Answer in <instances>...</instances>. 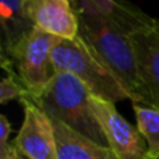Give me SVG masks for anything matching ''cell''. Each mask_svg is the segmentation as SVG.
I'll return each instance as SVG.
<instances>
[{
	"instance_id": "1",
	"label": "cell",
	"mask_w": 159,
	"mask_h": 159,
	"mask_svg": "<svg viewBox=\"0 0 159 159\" xmlns=\"http://www.w3.org/2000/svg\"><path fill=\"white\" fill-rule=\"evenodd\" d=\"M78 17V36L88 43L107 69L119 78L134 103H147L149 95L141 80L130 36L110 24L92 17Z\"/></svg>"
},
{
	"instance_id": "2",
	"label": "cell",
	"mask_w": 159,
	"mask_h": 159,
	"mask_svg": "<svg viewBox=\"0 0 159 159\" xmlns=\"http://www.w3.org/2000/svg\"><path fill=\"white\" fill-rule=\"evenodd\" d=\"M30 99L49 119L60 121L99 145L107 147L103 131L91 109L89 89L73 74L56 71L43 92L38 98Z\"/></svg>"
},
{
	"instance_id": "3",
	"label": "cell",
	"mask_w": 159,
	"mask_h": 159,
	"mask_svg": "<svg viewBox=\"0 0 159 159\" xmlns=\"http://www.w3.org/2000/svg\"><path fill=\"white\" fill-rule=\"evenodd\" d=\"M52 63L55 71L73 74L93 96L102 101L115 105L119 101L130 99L119 78L80 36L71 41L56 38L52 48Z\"/></svg>"
},
{
	"instance_id": "4",
	"label": "cell",
	"mask_w": 159,
	"mask_h": 159,
	"mask_svg": "<svg viewBox=\"0 0 159 159\" xmlns=\"http://www.w3.org/2000/svg\"><path fill=\"white\" fill-rule=\"evenodd\" d=\"M56 38L39 28H34L13 52L6 57L10 60L16 74L27 89L30 98H38L52 77L55 67L52 63V48Z\"/></svg>"
},
{
	"instance_id": "5",
	"label": "cell",
	"mask_w": 159,
	"mask_h": 159,
	"mask_svg": "<svg viewBox=\"0 0 159 159\" xmlns=\"http://www.w3.org/2000/svg\"><path fill=\"white\" fill-rule=\"evenodd\" d=\"M91 109L103 135L107 147L117 159H148V145L138 129L129 123L115 105L102 101L91 93Z\"/></svg>"
},
{
	"instance_id": "6",
	"label": "cell",
	"mask_w": 159,
	"mask_h": 159,
	"mask_svg": "<svg viewBox=\"0 0 159 159\" xmlns=\"http://www.w3.org/2000/svg\"><path fill=\"white\" fill-rule=\"evenodd\" d=\"M21 102L24 105V120L13 141L16 148L27 159H57L52 120L27 95Z\"/></svg>"
},
{
	"instance_id": "7",
	"label": "cell",
	"mask_w": 159,
	"mask_h": 159,
	"mask_svg": "<svg viewBox=\"0 0 159 159\" xmlns=\"http://www.w3.org/2000/svg\"><path fill=\"white\" fill-rule=\"evenodd\" d=\"M71 6L77 14L92 17L110 24L126 35L148 28L157 20L147 16L138 7L124 2L115 0H73Z\"/></svg>"
},
{
	"instance_id": "8",
	"label": "cell",
	"mask_w": 159,
	"mask_h": 159,
	"mask_svg": "<svg viewBox=\"0 0 159 159\" xmlns=\"http://www.w3.org/2000/svg\"><path fill=\"white\" fill-rule=\"evenodd\" d=\"M25 8L35 28L59 39L78 36V17L69 0H25Z\"/></svg>"
},
{
	"instance_id": "9",
	"label": "cell",
	"mask_w": 159,
	"mask_h": 159,
	"mask_svg": "<svg viewBox=\"0 0 159 159\" xmlns=\"http://www.w3.org/2000/svg\"><path fill=\"white\" fill-rule=\"evenodd\" d=\"M138 71L152 106L159 107V21L130 35Z\"/></svg>"
},
{
	"instance_id": "10",
	"label": "cell",
	"mask_w": 159,
	"mask_h": 159,
	"mask_svg": "<svg viewBox=\"0 0 159 159\" xmlns=\"http://www.w3.org/2000/svg\"><path fill=\"white\" fill-rule=\"evenodd\" d=\"M52 123L55 129L57 159H117L107 147L88 140L57 120H52Z\"/></svg>"
},
{
	"instance_id": "11",
	"label": "cell",
	"mask_w": 159,
	"mask_h": 159,
	"mask_svg": "<svg viewBox=\"0 0 159 159\" xmlns=\"http://www.w3.org/2000/svg\"><path fill=\"white\" fill-rule=\"evenodd\" d=\"M2 17V55L8 56L13 49L35 28L30 20L25 8V0L22 2H2L0 3Z\"/></svg>"
},
{
	"instance_id": "12",
	"label": "cell",
	"mask_w": 159,
	"mask_h": 159,
	"mask_svg": "<svg viewBox=\"0 0 159 159\" xmlns=\"http://www.w3.org/2000/svg\"><path fill=\"white\" fill-rule=\"evenodd\" d=\"M133 109L137 129L148 145V158H159V107L133 102Z\"/></svg>"
},
{
	"instance_id": "13",
	"label": "cell",
	"mask_w": 159,
	"mask_h": 159,
	"mask_svg": "<svg viewBox=\"0 0 159 159\" xmlns=\"http://www.w3.org/2000/svg\"><path fill=\"white\" fill-rule=\"evenodd\" d=\"M2 67L4 71H7V75L3 77L2 84H0V102L7 103L11 99H20L21 101L25 95H28V92L24 88V85L21 84L10 60L6 56H2Z\"/></svg>"
},
{
	"instance_id": "14",
	"label": "cell",
	"mask_w": 159,
	"mask_h": 159,
	"mask_svg": "<svg viewBox=\"0 0 159 159\" xmlns=\"http://www.w3.org/2000/svg\"><path fill=\"white\" fill-rule=\"evenodd\" d=\"M11 134V124L4 115L0 116V149L10 144L8 138Z\"/></svg>"
},
{
	"instance_id": "15",
	"label": "cell",
	"mask_w": 159,
	"mask_h": 159,
	"mask_svg": "<svg viewBox=\"0 0 159 159\" xmlns=\"http://www.w3.org/2000/svg\"><path fill=\"white\" fill-rule=\"evenodd\" d=\"M18 149L16 148L14 143H10L7 147L0 149V159H18Z\"/></svg>"
},
{
	"instance_id": "16",
	"label": "cell",
	"mask_w": 159,
	"mask_h": 159,
	"mask_svg": "<svg viewBox=\"0 0 159 159\" xmlns=\"http://www.w3.org/2000/svg\"><path fill=\"white\" fill-rule=\"evenodd\" d=\"M18 159H27V158H25L24 155H21V154H20V155H18Z\"/></svg>"
},
{
	"instance_id": "17",
	"label": "cell",
	"mask_w": 159,
	"mask_h": 159,
	"mask_svg": "<svg viewBox=\"0 0 159 159\" xmlns=\"http://www.w3.org/2000/svg\"><path fill=\"white\" fill-rule=\"evenodd\" d=\"M148 159H159V158H148Z\"/></svg>"
}]
</instances>
